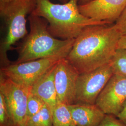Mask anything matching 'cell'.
Returning a JSON list of instances; mask_svg holds the SVG:
<instances>
[{
  "label": "cell",
  "mask_w": 126,
  "mask_h": 126,
  "mask_svg": "<svg viewBox=\"0 0 126 126\" xmlns=\"http://www.w3.org/2000/svg\"><path fill=\"white\" fill-rule=\"evenodd\" d=\"M121 36L115 23L88 26L75 39L66 59L79 73L93 71L110 62Z\"/></svg>",
  "instance_id": "cell-1"
},
{
  "label": "cell",
  "mask_w": 126,
  "mask_h": 126,
  "mask_svg": "<svg viewBox=\"0 0 126 126\" xmlns=\"http://www.w3.org/2000/svg\"><path fill=\"white\" fill-rule=\"evenodd\" d=\"M79 1L68 0L63 4H57L50 0H36L32 14L45 19L49 24L50 34L63 40L76 39L88 26L110 24L83 15L79 9Z\"/></svg>",
  "instance_id": "cell-2"
},
{
  "label": "cell",
  "mask_w": 126,
  "mask_h": 126,
  "mask_svg": "<svg viewBox=\"0 0 126 126\" xmlns=\"http://www.w3.org/2000/svg\"><path fill=\"white\" fill-rule=\"evenodd\" d=\"M28 20L30 31L17 48L18 58L14 63H23L52 56L74 44L75 39H59L48 30L45 19L31 13Z\"/></svg>",
  "instance_id": "cell-3"
},
{
  "label": "cell",
  "mask_w": 126,
  "mask_h": 126,
  "mask_svg": "<svg viewBox=\"0 0 126 126\" xmlns=\"http://www.w3.org/2000/svg\"><path fill=\"white\" fill-rule=\"evenodd\" d=\"M36 0H16L0 4V16L6 27V34L0 44V61L1 67L10 64L8 52L17 41L28 34L27 16L32 13Z\"/></svg>",
  "instance_id": "cell-4"
},
{
  "label": "cell",
  "mask_w": 126,
  "mask_h": 126,
  "mask_svg": "<svg viewBox=\"0 0 126 126\" xmlns=\"http://www.w3.org/2000/svg\"><path fill=\"white\" fill-rule=\"evenodd\" d=\"M73 45L51 57L23 63H10L0 68V74L20 85L32 88L34 84L50 68L61 59L66 58Z\"/></svg>",
  "instance_id": "cell-5"
},
{
  "label": "cell",
  "mask_w": 126,
  "mask_h": 126,
  "mask_svg": "<svg viewBox=\"0 0 126 126\" xmlns=\"http://www.w3.org/2000/svg\"><path fill=\"white\" fill-rule=\"evenodd\" d=\"M113 74L111 63L79 73L73 104H95L98 96Z\"/></svg>",
  "instance_id": "cell-6"
},
{
  "label": "cell",
  "mask_w": 126,
  "mask_h": 126,
  "mask_svg": "<svg viewBox=\"0 0 126 126\" xmlns=\"http://www.w3.org/2000/svg\"><path fill=\"white\" fill-rule=\"evenodd\" d=\"M31 88L20 85L0 74V93L16 126H25L28 99Z\"/></svg>",
  "instance_id": "cell-7"
},
{
  "label": "cell",
  "mask_w": 126,
  "mask_h": 126,
  "mask_svg": "<svg viewBox=\"0 0 126 126\" xmlns=\"http://www.w3.org/2000/svg\"><path fill=\"white\" fill-rule=\"evenodd\" d=\"M126 103V76L113 74L95 104L105 114L117 117Z\"/></svg>",
  "instance_id": "cell-8"
},
{
  "label": "cell",
  "mask_w": 126,
  "mask_h": 126,
  "mask_svg": "<svg viewBox=\"0 0 126 126\" xmlns=\"http://www.w3.org/2000/svg\"><path fill=\"white\" fill-rule=\"evenodd\" d=\"M79 73L66 58L61 59L56 65L54 82L59 102L74 103L77 82Z\"/></svg>",
  "instance_id": "cell-9"
},
{
  "label": "cell",
  "mask_w": 126,
  "mask_h": 126,
  "mask_svg": "<svg viewBox=\"0 0 126 126\" xmlns=\"http://www.w3.org/2000/svg\"><path fill=\"white\" fill-rule=\"evenodd\" d=\"M126 7V0H92L84 4L79 5L83 15L96 21L113 24Z\"/></svg>",
  "instance_id": "cell-10"
},
{
  "label": "cell",
  "mask_w": 126,
  "mask_h": 126,
  "mask_svg": "<svg viewBox=\"0 0 126 126\" xmlns=\"http://www.w3.org/2000/svg\"><path fill=\"white\" fill-rule=\"evenodd\" d=\"M56 63L32 86L31 93L43 100L51 110L59 102L54 82Z\"/></svg>",
  "instance_id": "cell-11"
},
{
  "label": "cell",
  "mask_w": 126,
  "mask_h": 126,
  "mask_svg": "<svg viewBox=\"0 0 126 126\" xmlns=\"http://www.w3.org/2000/svg\"><path fill=\"white\" fill-rule=\"evenodd\" d=\"M76 126H98L106 114L96 104L68 105Z\"/></svg>",
  "instance_id": "cell-12"
},
{
  "label": "cell",
  "mask_w": 126,
  "mask_h": 126,
  "mask_svg": "<svg viewBox=\"0 0 126 126\" xmlns=\"http://www.w3.org/2000/svg\"><path fill=\"white\" fill-rule=\"evenodd\" d=\"M53 126H76L67 105L58 102L52 110Z\"/></svg>",
  "instance_id": "cell-13"
},
{
  "label": "cell",
  "mask_w": 126,
  "mask_h": 126,
  "mask_svg": "<svg viewBox=\"0 0 126 126\" xmlns=\"http://www.w3.org/2000/svg\"><path fill=\"white\" fill-rule=\"evenodd\" d=\"M25 126H53L51 110L45 105L39 113L27 119Z\"/></svg>",
  "instance_id": "cell-14"
},
{
  "label": "cell",
  "mask_w": 126,
  "mask_h": 126,
  "mask_svg": "<svg viewBox=\"0 0 126 126\" xmlns=\"http://www.w3.org/2000/svg\"><path fill=\"white\" fill-rule=\"evenodd\" d=\"M110 63L113 74L126 76V49L117 48Z\"/></svg>",
  "instance_id": "cell-15"
},
{
  "label": "cell",
  "mask_w": 126,
  "mask_h": 126,
  "mask_svg": "<svg viewBox=\"0 0 126 126\" xmlns=\"http://www.w3.org/2000/svg\"><path fill=\"white\" fill-rule=\"evenodd\" d=\"M45 105L43 100L31 92L27 102V119L39 113Z\"/></svg>",
  "instance_id": "cell-16"
},
{
  "label": "cell",
  "mask_w": 126,
  "mask_h": 126,
  "mask_svg": "<svg viewBox=\"0 0 126 126\" xmlns=\"http://www.w3.org/2000/svg\"><path fill=\"white\" fill-rule=\"evenodd\" d=\"M0 126H16L7 107L4 96L0 93Z\"/></svg>",
  "instance_id": "cell-17"
},
{
  "label": "cell",
  "mask_w": 126,
  "mask_h": 126,
  "mask_svg": "<svg viewBox=\"0 0 126 126\" xmlns=\"http://www.w3.org/2000/svg\"><path fill=\"white\" fill-rule=\"evenodd\" d=\"M98 126H126L116 116L106 114L102 121Z\"/></svg>",
  "instance_id": "cell-18"
},
{
  "label": "cell",
  "mask_w": 126,
  "mask_h": 126,
  "mask_svg": "<svg viewBox=\"0 0 126 126\" xmlns=\"http://www.w3.org/2000/svg\"><path fill=\"white\" fill-rule=\"evenodd\" d=\"M115 26L122 36L126 35V7L123 12L115 23Z\"/></svg>",
  "instance_id": "cell-19"
},
{
  "label": "cell",
  "mask_w": 126,
  "mask_h": 126,
  "mask_svg": "<svg viewBox=\"0 0 126 126\" xmlns=\"http://www.w3.org/2000/svg\"><path fill=\"white\" fill-rule=\"evenodd\" d=\"M117 117L124 123L126 126V103L125 104L121 112L118 115Z\"/></svg>",
  "instance_id": "cell-20"
},
{
  "label": "cell",
  "mask_w": 126,
  "mask_h": 126,
  "mask_svg": "<svg viewBox=\"0 0 126 126\" xmlns=\"http://www.w3.org/2000/svg\"><path fill=\"white\" fill-rule=\"evenodd\" d=\"M117 48L126 49V35L121 37L118 43Z\"/></svg>",
  "instance_id": "cell-21"
},
{
  "label": "cell",
  "mask_w": 126,
  "mask_h": 126,
  "mask_svg": "<svg viewBox=\"0 0 126 126\" xmlns=\"http://www.w3.org/2000/svg\"><path fill=\"white\" fill-rule=\"evenodd\" d=\"M16 0H0V4H3L8 3L9 2L14 1Z\"/></svg>",
  "instance_id": "cell-22"
},
{
  "label": "cell",
  "mask_w": 126,
  "mask_h": 126,
  "mask_svg": "<svg viewBox=\"0 0 126 126\" xmlns=\"http://www.w3.org/2000/svg\"><path fill=\"white\" fill-rule=\"evenodd\" d=\"M92 0H79V4H84L91 1Z\"/></svg>",
  "instance_id": "cell-23"
},
{
  "label": "cell",
  "mask_w": 126,
  "mask_h": 126,
  "mask_svg": "<svg viewBox=\"0 0 126 126\" xmlns=\"http://www.w3.org/2000/svg\"><path fill=\"white\" fill-rule=\"evenodd\" d=\"M65 0V1L66 2V1H67V0Z\"/></svg>",
  "instance_id": "cell-24"
}]
</instances>
